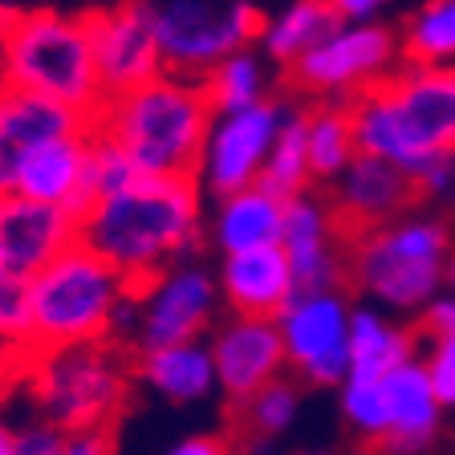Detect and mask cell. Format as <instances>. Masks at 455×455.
<instances>
[{
  "label": "cell",
  "instance_id": "8992f818",
  "mask_svg": "<svg viewBox=\"0 0 455 455\" xmlns=\"http://www.w3.org/2000/svg\"><path fill=\"white\" fill-rule=\"evenodd\" d=\"M20 382L28 390V403L37 407V419L61 431H90V427H114L126 411L134 362L123 341L61 346L28 354Z\"/></svg>",
  "mask_w": 455,
  "mask_h": 455
},
{
  "label": "cell",
  "instance_id": "5b68a950",
  "mask_svg": "<svg viewBox=\"0 0 455 455\" xmlns=\"http://www.w3.org/2000/svg\"><path fill=\"white\" fill-rule=\"evenodd\" d=\"M0 85L94 118L106 94L98 82L90 17L53 9L9 12L0 20Z\"/></svg>",
  "mask_w": 455,
  "mask_h": 455
},
{
  "label": "cell",
  "instance_id": "4316f807",
  "mask_svg": "<svg viewBox=\"0 0 455 455\" xmlns=\"http://www.w3.org/2000/svg\"><path fill=\"white\" fill-rule=\"evenodd\" d=\"M204 90H208V102L216 114L248 110V106L268 102V69L252 49H240L204 77Z\"/></svg>",
  "mask_w": 455,
  "mask_h": 455
},
{
  "label": "cell",
  "instance_id": "8d00e7d4",
  "mask_svg": "<svg viewBox=\"0 0 455 455\" xmlns=\"http://www.w3.org/2000/svg\"><path fill=\"white\" fill-rule=\"evenodd\" d=\"M415 188L427 191V196H447V191H455V155H447V159H435L427 171H419Z\"/></svg>",
  "mask_w": 455,
  "mask_h": 455
},
{
  "label": "cell",
  "instance_id": "8fae6325",
  "mask_svg": "<svg viewBox=\"0 0 455 455\" xmlns=\"http://www.w3.org/2000/svg\"><path fill=\"white\" fill-rule=\"evenodd\" d=\"M350 317L354 309L338 289L297 293L276 313L289 370H297L313 387H341L350 374Z\"/></svg>",
  "mask_w": 455,
  "mask_h": 455
},
{
  "label": "cell",
  "instance_id": "836d02e7",
  "mask_svg": "<svg viewBox=\"0 0 455 455\" xmlns=\"http://www.w3.org/2000/svg\"><path fill=\"white\" fill-rule=\"evenodd\" d=\"M427 379L435 387V398L443 407H455V341H435L431 362H427Z\"/></svg>",
  "mask_w": 455,
  "mask_h": 455
},
{
  "label": "cell",
  "instance_id": "ffe728a7",
  "mask_svg": "<svg viewBox=\"0 0 455 455\" xmlns=\"http://www.w3.org/2000/svg\"><path fill=\"white\" fill-rule=\"evenodd\" d=\"M90 139L85 134H69V139L45 142L33 159L20 167L12 196L33 199V204H49V208H66L82 220L85 212V159H90Z\"/></svg>",
  "mask_w": 455,
  "mask_h": 455
},
{
  "label": "cell",
  "instance_id": "603a6c76",
  "mask_svg": "<svg viewBox=\"0 0 455 455\" xmlns=\"http://www.w3.org/2000/svg\"><path fill=\"white\" fill-rule=\"evenodd\" d=\"M134 374L167 403H204L216 387V362H212L208 341H180L163 350L139 354Z\"/></svg>",
  "mask_w": 455,
  "mask_h": 455
},
{
  "label": "cell",
  "instance_id": "b9f144b4",
  "mask_svg": "<svg viewBox=\"0 0 455 455\" xmlns=\"http://www.w3.org/2000/svg\"><path fill=\"white\" fill-rule=\"evenodd\" d=\"M447 276H451V281H455V260H451V265H447Z\"/></svg>",
  "mask_w": 455,
  "mask_h": 455
},
{
  "label": "cell",
  "instance_id": "d6986e66",
  "mask_svg": "<svg viewBox=\"0 0 455 455\" xmlns=\"http://www.w3.org/2000/svg\"><path fill=\"white\" fill-rule=\"evenodd\" d=\"M216 281L228 309L240 317H276L297 297L293 268H289V256L281 252V244L224 256Z\"/></svg>",
  "mask_w": 455,
  "mask_h": 455
},
{
  "label": "cell",
  "instance_id": "ee69618b",
  "mask_svg": "<svg viewBox=\"0 0 455 455\" xmlns=\"http://www.w3.org/2000/svg\"><path fill=\"white\" fill-rule=\"evenodd\" d=\"M0 20H4V17H0Z\"/></svg>",
  "mask_w": 455,
  "mask_h": 455
},
{
  "label": "cell",
  "instance_id": "44dd1931",
  "mask_svg": "<svg viewBox=\"0 0 455 455\" xmlns=\"http://www.w3.org/2000/svg\"><path fill=\"white\" fill-rule=\"evenodd\" d=\"M382 390H387V439H382V447L407 455L431 443L439 431L443 403L435 398V387L427 379V366L403 362V366L390 370L387 379H382Z\"/></svg>",
  "mask_w": 455,
  "mask_h": 455
},
{
  "label": "cell",
  "instance_id": "7bdbcfd3",
  "mask_svg": "<svg viewBox=\"0 0 455 455\" xmlns=\"http://www.w3.org/2000/svg\"><path fill=\"white\" fill-rule=\"evenodd\" d=\"M305 455H325V451H305Z\"/></svg>",
  "mask_w": 455,
  "mask_h": 455
},
{
  "label": "cell",
  "instance_id": "ac0fdd59",
  "mask_svg": "<svg viewBox=\"0 0 455 455\" xmlns=\"http://www.w3.org/2000/svg\"><path fill=\"white\" fill-rule=\"evenodd\" d=\"M74 244H82V220L74 212L33 204L20 196L0 199V256L17 273H41Z\"/></svg>",
  "mask_w": 455,
  "mask_h": 455
},
{
  "label": "cell",
  "instance_id": "d6a6232c",
  "mask_svg": "<svg viewBox=\"0 0 455 455\" xmlns=\"http://www.w3.org/2000/svg\"><path fill=\"white\" fill-rule=\"evenodd\" d=\"M61 439H66L61 427L45 423V419H33V423L17 427V447H12V455H57L61 451Z\"/></svg>",
  "mask_w": 455,
  "mask_h": 455
},
{
  "label": "cell",
  "instance_id": "d4e9b609",
  "mask_svg": "<svg viewBox=\"0 0 455 455\" xmlns=\"http://www.w3.org/2000/svg\"><path fill=\"white\" fill-rule=\"evenodd\" d=\"M403 362H411V333L395 330L379 309H354L346 379H387Z\"/></svg>",
  "mask_w": 455,
  "mask_h": 455
},
{
  "label": "cell",
  "instance_id": "1f68e13d",
  "mask_svg": "<svg viewBox=\"0 0 455 455\" xmlns=\"http://www.w3.org/2000/svg\"><path fill=\"white\" fill-rule=\"evenodd\" d=\"M28 330V276L0 256V338L25 346Z\"/></svg>",
  "mask_w": 455,
  "mask_h": 455
},
{
  "label": "cell",
  "instance_id": "9c48e42d",
  "mask_svg": "<svg viewBox=\"0 0 455 455\" xmlns=\"http://www.w3.org/2000/svg\"><path fill=\"white\" fill-rule=\"evenodd\" d=\"M220 281L208 265H199L196 256L180 265L163 268L147 284H134L131 313L123 325V346L139 354L180 346V341H199L212 330L220 309Z\"/></svg>",
  "mask_w": 455,
  "mask_h": 455
},
{
  "label": "cell",
  "instance_id": "f1b7e54d",
  "mask_svg": "<svg viewBox=\"0 0 455 455\" xmlns=\"http://www.w3.org/2000/svg\"><path fill=\"white\" fill-rule=\"evenodd\" d=\"M309 183H313V171H309V155H305V123H301V110H293L284 118L273 151L265 159L260 188L289 204L297 196H309Z\"/></svg>",
  "mask_w": 455,
  "mask_h": 455
},
{
  "label": "cell",
  "instance_id": "cb8c5ba5",
  "mask_svg": "<svg viewBox=\"0 0 455 455\" xmlns=\"http://www.w3.org/2000/svg\"><path fill=\"white\" fill-rule=\"evenodd\" d=\"M338 12L330 0H293L289 9H281L276 17L265 20L260 28V45H265L268 61L281 66H297L309 49H317L333 28H338Z\"/></svg>",
  "mask_w": 455,
  "mask_h": 455
},
{
  "label": "cell",
  "instance_id": "3957f363",
  "mask_svg": "<svg viewBox=\"0 0 455 455\" xmlns=\"http://www.w3.org/2000/svg\"><path fill=\"white\" fill-rule=\"evenodd\" d=\"M212 118L216 110L204 82L163 74L123 98H106L94 114V131L118 142L139 175L196 180Z\"/></svg>",
  "mask_w": 455,
  "mask_h": 455
},
{
  "label": "cell",
  "instance_id": "f35d334b",
  "mask_svg": "<svg viewBox=\"0 0 455 455\" xmlns=\"http://www.w3.org/2000/svg\"><path fill=\"white\" fill-rule=\"evenodd\" d=\"M167 455H232V447H228V439H220V435H188L171 447Z\"/></svg>",
  "mask_w": 455,
  "mask_h": 455
},
{
  "label": "cell",
  "instance_id": "ab89813d",
  "mask_svg": "<svg viewBox=\"0 0 455 455\" xmlns=\"http://www.w3.org/2000/svg\"><path fill=\"white\" fill-rule=\"evenodd\" d=\"M427 330L435 333V341H455V301H435L427 313Z\"/></svg>",
  "mask_w": 455,
  "mask_h": 455
},
{
  "label": "cell",
  "instance_id": "9a60e30c",
  "mask_svg": "<svg viewBox=\"0 0 455 455\" xmlns=\"http://www.w3.org/2000/svg\"><path fill=\"white\" fill-rule=\"evenodd\" d=\"M94 131V118L69 106H57L49 98L25 94L0 85V199H9L17 188V175L33 155L53 139Z\"/></svg>",
  "mask_w": 455,
  "mask_h": 455
},
{
  "label": "cell",
  "instance_id": "484cf974",
  "mask_svg": "<svg viewBox=\"0 0 455 455\" xmlns=\"http://www.w3.org/2000/svg\"><path fill=\"white\" fill-rule=\"evenodd\" d=\"M305 123V155H309L313 180H338L341 171L358 159L354 123L346 106H313L301 114Z\"/></svg>",
  "mask_w": 455,
  "mask_h": 455
},
{
  "label": "cell",
  "instance_id": "60d3db41",
  "mask_svg": "<svg viewBox=\"0 0 455 455\" xmlns=\"http://www.w3.org/2000/svg\"><path fill=\"white\" fill-rule=\"evenodd\" d=\"M12 447H17V427L0 415V455H12Z\"/></svg>",
  "mask_w": 455,
  "mask_h": 455
},
{
  "label": "cell",
  "instance_id": "5bb4252c",
  "mask_svg": "<svg viewBox=\"0 0 455 455\" xmlns=\"http://www.w3.org/2000/svg\"><path fill=\"white\" fill-rule=\"evenodd\" d=\"M212 362H216V387L228 395L232 407H244L252 395L284 379L289 358L276 330V317H240L232 313L208 338Z\"/></svg>",
  "mask_w": 455,
  "mask_h": 455
},
{
  "label": "cell",
  "instance_id": "d590c367",
  "mask_svg": "<svg viewBox=\"0 0 455 455\" xmlns=\"http://www.w3.org/2000/svg\"><path fill=\"white\" fill-rule=\"evenodd\" d=\"M25 366H28V350H25V346H20V341L0 338V398L9 395L12 387H20Z\"/></svg>",
  "mask_w": 455,
  "mask_h": 455
},
{
  "label": "cell",
  "instance_id": "30bf717a",
  "mask_svg": "<svg viewBox=\"0 0 455 455\" xmlns=\"http://www.w3.org/2000/svg\"><path fill=\"white\" fill-rule=\"evenodd\" d=\"M289 114L293 110L284 102H273V98L260 106H248V110L216 114L208 126V139H204L199 171H196L199 191L228 199L236 191L256 188L268 151H273V142Z\"/></svg>",
  "mask_w": 455,
  "mask_h": 455
},
{
  "label": "cell",
  "instance_id": "e575fe53",
  "mask_svg": "<svg viewBox=\"0 0 455 455\" xmlns=\"http://www.w3.org/2000/svg\"><path fill=\"white\" fill-rule=\"evenodd\" d=\"M57 455H114V427H90V431H66Z\"/></svg>",
  "mask_w": 455,
  "mask_h": 455
},
{
  "label": "cell",
  "instance_id": "83f0119b",
  "mask_svg": "<svg viewBox=\"0 0 455 455\" xmlns=\"http://www.w3.org/2000/svg\"><path fill=\"white\" fill-rule=\"evenodd\" d=\"M403 57L411 66H447L455 61V0H427L411 12L403 41Z\"/></svg>",
  "mask_w": 455,
  "mask_h": 455
},
{
  "label": "cell",
  "instance_id": "ba28073f",
  "mask_svg": "<svg viewBox=\"0 0 455 455\" xmlns=\"http://www.w3.org/2000/svg\"><path fill=\"white\" fill-rule=\"evenodd\" d=\"M163 69L180 77H204L260 37V12L244 0H151Z\"/></svg>",
  "mask_w": 455,
  "mask_h": 455
},
{
  "label": "cell",
  "instance_id": "277c9868",
  "mask_svg": "<svg viewBox=\"0 0 455 455\" xmlns=\"http://www.w3.org/2000/svg\"><path fill=\"white\" fill-rule=\"evenodd\" d=\"M134 284L98 252L74 244L53 265L28 276L25 350H61L90 341H118L131 313Z\"/></svg>",
  "mask_w": 455,
  "mask_h": 455
},
{
  "label": "cell",
  "instance_id": "e0dca14e",
  "mask_svg": "<svg viewBox=\"0 0 455 455\" xmlns=\"http://www.w3.org/2000/svg\"><path fill=\"white\" fill-rule=\"evenodd\" d=\"M415 196H419V188L407 171H398L387 159H374V155H358L333 180V191L325 204H330L333 220H338L341 236L350 240V236L370 232V228L390 224Z\"/></svg>",
  "mask_w": 455,
  "mask_h": 455
},
{
  "label": "cell",
  "instance_id": "f546056e",
  "mask_svg": "<svg viewBox=\"0 0 455 455\" xmlns=\"http://www.w3.org/2000/svg\"><path fill=\"white\" fill-rule=\"evenodd\" d=\"M297 407H301L297 387L281 379V382H273V387H265L260 395H252L244 407H236V419L252 439H273V435H281V431L293 427Z\"/></svg>",
  "mask_w": 455,
  "mask_h": 455
},
{
  "label": "cell",
  "instance_id": "7c38bea8",
  "mask_svg": "<svg viewBox=\"0 0 455 455\" xmlns=\"http://www.w3.org/2000/svg\"><path fill=\"white\" fill-rule=\"evenodd\" d=\"M398 37L387 25H338L317 49L289 66L297 90L305 94H362L395 74Z\"/></svg>",
  "mask_w": 455,
  "mask_h": 455
},
{
  "label": "cell",
  "instance_id": "7402d4cb",
  "mask_svg": "<svg viewBox=\"0 0 455 455\" xmlns=\"http://www.w3.org/2000/svg\"><path fill=\"white\" fill-rule=\"evenodd\" d=\"M284 232V199L265 191L260 183L248 191H236L228 199H216L212 216V244L220 256L256 252V248H276Z\"/></svg>",
  "mask_w": 455,
  "mask_h": 455
},
{
  "label": "cell",
  "instance_id": "4dcf8cb0",
  "mask_svg": "<svg viewBox=\"0 0 455 455\" xmlns=\"http://www.w3.org/2000/svg\"><path fill=\"white\" fill-rule=\"evenodd\" d=\"M131 180H139V171H134V163L123 155V147L110 142L102 131H94V139H90V159H85V212L94 208V199L126 188Z\"/></svg>",
  "mask_w": 455,
  "mask_h": 455
},
{
  "label": "cell",
  "instance_id": "6da1fadb",
  "mask_svg": "<svg viewBox=\"0 0 455 455\" xmlns=\"http://www.w3.org/2000/svg\"><path fill=\"white\" fill-rule=\"evenodd\" d=\"M204 236V191L196 180L139 175L94 199L82 216V244L131 284H147L163 268L188 260Z\"/></svg>",
  "mask_w": 455,
  "mask_h": 455
},
{
  "label": "cell",
  "instance_id": "7a4b0ae2",
  "mask_svg": "<svg viewBox=\"0 0 455 455\" xmlns=\"http://www.w3.org/2000/svg\"><path fill=\"white\" fill-rule=\"evenodd\" d=\"M358 155L395 163L419 180L455 155V66H407L346 102Z\"/></svg>",
  "mask_w": 455,
  "mask_h": 455
},
{
  "label": "cell",
  "instance_id": "4fadbf2b",
  "mask_svg": "<svg viewBox=\"0 0 455 455\" xmlns=\"http://www.w3.org/2000/svg\"><path fill=\"white\" fill-rule=\"evenodd\" d=\"M90 33H94L98 82H102L106 98H123L167 74L159 37H155L151 0H126V4H114L106 12H94Z\"/></svg>",
  "mask_w": 455,
  "mask_h": 455
},
{
  "label": "cell",
  "instance_id": "52a82bcc",
  "mask_svg": "<svg viewBox=\"0 0 455 455\" xmlns=\"http://www.w3.org/2000/svg\"><path fill=\"white\" fill-rule=\"evenodd\" d=\"M447 265V232L431 220H390L346 240V281L390 309L431 301Z\"/></svg>",
  "mask_w": 455,
  "mask_h": 455
},
{
  "label": "cell",
  "instance_id": "74e56055",
  "mask_svg": "<svg viewBox=\"0 0 455 455\" xmlns=\"http://www.w3.org/2000/svg\"><path fill=\"white\" fill-rule=\"evenodd\" d=\"M341 25H370L390 0H330Z\"/></svg>",
  "mask_w": 455,
  "mask_h": 455
},
{
  "label": "cell",
  "instance_id": "2e32d148",
  "mask_svg": "<svg viewBox=\"0 0 455 455\" xmlns=\"http://www.w3.org/2000/svg\"><path fill=\"white\" fill-rule=\"evenodd\" d=\"M281 252L289 256L297 293H330L346 281V236L322 199L297 196L284 204Z\"/></svg>",
  "mask_w": 455,
  "mask_h": 455
}]
</instances>
